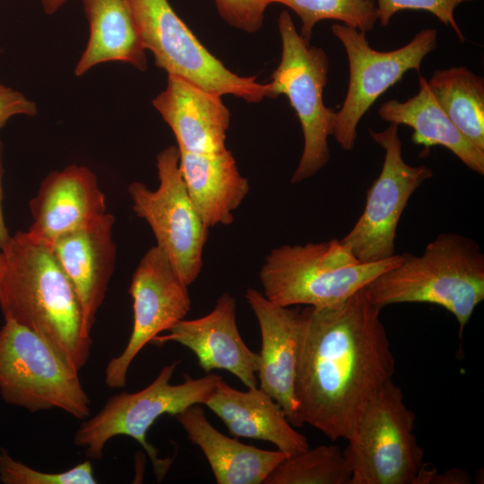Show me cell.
<instances>
[{
	"instance_id": "obj_1",
	"label": "cell",
	"mask_w": 484,
	"mask_h": 484,
	"mask_svg": "<svg viewBox=\"0 0 484 484\" xmlns=\"http://www.w3.org/2000/svg\"><path fill=\"white\" fill-rule=\"evenodd\" d=\"M381 309L363 289L338 305L302 309L298 427L347 440L367 403L393 379L395 359Z\"/></svg>"
},
{
	"instance_id": "obj_2",
	"label": "cell",
	"mask_w": 484,
	"mask_h": 484,
	"mask_svg": "<svg viewBox=\"0 0 484 484\" xmlns=\"http://www.w3.org/2000/svg\"><path fill=\"white\" fill-rule=\"evenodd\" d=\"M0 308L30 330L79 372L88 362L91 337L83 331L75 292L51 248L18 231L1 248Z\"/></svg>"
},
{
	"instance_id": "obj_3",
	"label": "cell",
	"mask_w": 484,
	"mask_h": 484,
	"mask_svg": "<svg viewBox=\"0 0 484 484\" xmlns=\"http://www.w3.org/2000/svg\"><path fill=\"white\" fill-rule=\"evenodd\" d=\"M374 305L428 303L450 312L459 334L484 299V255L471 238L441 233L419 255H402L399 264L363 289Z\"/></svg>"
},
{
	"instance_id": "obj_4",
	"label": "cell",
	"mask_w": 484,
	"mask_h": 484,
	"mask_svg": "<svg viewBox=\"0 0 484 484\" xmlns=\"http://www.w3.org/2000/svg\"><path fill=\"white\" fill-rule=\"evenodd\" d=\"M402 255L360 263L341 240L283 245L265 257L260 270L264 296L283 307H327L364 289L400 263Z\"/></svg>"
},
{
	"instance_id": "obj_5",
	"label": "cell",
	"mask_w": 484,
	"mask_h": 484,
	"mask_svg": "<svg viewBox=\"0 0 484 484\" xmlns=\"http://www.w3.org/2000/svg\"><path fill=\"white\" fill-rule=\"evenodd\" d=\"M179 360L164 366L156 378L135 393L111 396L100 411L82 421L73 443L83 447L88 459L100 460L106 444L117 436L134 439L148 454L158 480L169 471L173 459H160L158 450L147 441V432L164 414L176 416L194 404H205L220 376L206 373L200 378L186 376L183 383H170Z\"/></svg>"
},
{
	"instance_id": "obj_6",
	"label": "cell",
	"mask_w": 484,
	"mask_h": 484,
	"mask_svg": "<svg viewBox=\"0 0 484 484\" xmlns=\"http://www.w3.org/2000/svg\"><path fill=\"white\" fill-rule=\"evenodd\" d=\"M77 371L39 336L4 319L0 328V395L30 412L62 410L78 419L91 413V400Z\"/></svg>"
},
{
	"instance_id": "obj_7",
	"label": "cell",
	"mask_w": 484,
	"mask_h": 484,
	"mask_svg": "<svg viewBox=\"0 0 484 484\" xmlns=\"http://www.w3.org/2000/svg\"><path fill=\"white\" fill-rule=\"evenodd\" d=\"M414 425L402 389L389 380L347 438L343 454L351 469L350 484H413L424 456Z\"/></svg>"
},
{
	"instance_id": "obj_8",
	"label": "cell",
	"mask_w": 484,
	"mask_h": 484,
	"mask_svg": "<svg viewBox=\"0 0 484 484\" xmlns=\"http://www.w3.org/2000/svg\"><path fill=\"white\" fill-rule=\"evenodd\" d=\"M282 53L271 75L274 97L284 94L299 119L304 148L290 183L314 177L330 160L329 136L333 134L336 111L324 102L329 59L319 47H310L297 31L289 12L278 18Z\"/></svg>"
},
{
	"instance_id": "obj_9",
	"label": "cell",
	"mask_w": 484,
	"mask_h": 484,
	"mask_svg": "<svg viewBox=\"0 0 484 484\" xmlns=\"http://www.w3.org/2000/svg\"><path fill=\"white\" fill-rule=\"evenodd\" d=\"M140 36L155 64L219 96L231 94L257 103L274 98L271 83L239 76L217 59L177 16L169 0H130Z\"/></svg>"
},
{
	"instance_id": "obj_10",
	"label": "cell",
	"mask_w": 484,
	"mask_h": 484,
	"mask_svg": "<svg viewBox=\"0 0 484 484\" xmlns=\"http://www.w3.org/2000/svg\"><path fill=\"white\" fill-rule=\"evenodd\" d=\"M177 146H169L157 156L160 184L151 190L143 183L128 186L133 210L150 225L157 246L169 257L183 281L191 285L203 266L208 228L188 195L179 167Z\"/></svg>"
},
{
	"instance_id": "obj_11",
	"label": "cell",
	"mask_w": 484,
	"mask_h": 484,
	"mask_svg": "<svg viewBox=\"0 0 484 484\" xmlns=\"http://www.w3.org/2000/svg\"><path fill=\"white\" fill-rule=\"evenodd\" d=\"M333 34L342 44L349 62V86L345 99L335 115L333 136L345 151H351L363 116L390 87L410 70H419L425 56L437 47V31L424 29L397 49L372 48L366 33L344 24H333Z\"/></svg>"
},
{
	"instance_id": "obj_12",
	"label": "cell",
	"mask_w": 484,
	"mask_h": 484,
	"mask_svg": "<svg viewBox=\"0 0 484 484\" xmlns=\"http://www.w3.org/2000/svg\"><path fill=\"white\" fill-rule=\"evenodd\" d=\"M371 138L385 150L379 176L367 191L364 211L341 239L360 263H373L395 255V238L402 212L416 190L433 176L425 165L411 166L402 157L398 125L369 129Z\"/></svg>"
},
{
	"instance_id": "obj_13",
	"label": "cell",
	"mask_w": 484,
	"mask_h": 484,
	"mask_svg": "<svg viewBox=\"0 0 484 484\" xmlns=\"http://www.w3.org/2000/svg\"><path fill=\"white\" fill-rule=\"evenodd\" d=\"M187 285L157 246L151 247L135 269L128 293L134 322L124 350L107 364L104 381L109 388L125 387L131 363L157 335L185 319L191 299Z\"/></svg>"
},
{
	"instance_id": "obj_14",
	"label": "cell",
	"mask_w": 484,
	"mask_h": 484,
	"mask_svg": "<svg viewBox=\"0 0 484 484\" xmlns=\"http://www.w3.org/2000/svg\"><path fill=\"white\" fill-rule=\"evenodd\" d=\"M167 342L189 349L205 373L224 369L247 388L258 385L259 354L243 341L237 324L236 301L229 293L219 297L209 314L193 320L182 319L168 333L159 334L151 341L155 345Z\"/></svg>"
},
{
	"instance_id": "obj_15",
	"label": "cell",
	"mask_w": 484,
	"mask_h": 484,
	"mask_svg": "<svg viewBox=\"0 0 484 484\" xmlns=\"http://www.w3.org/2000/svg\"><path fill=\"white\" fill-rule=\"evenodd\" d=\"M245 297L261 333L259 388L268 393L281 407L289 421L298 427L295 380L302 309L275 304L253 288L247 289Z\"/></svg>"
},
{
	"instance_id": "obj_16",
	"label": "cell",
	"mask_w": 484,
	"mask_h": 484,
	"mask_svg": "<svg viewBox=\"0 0 484 484\" xmlns=\"http://www.w3.org/2000/svg\"><path fill=\"white\" fill-rule=\"evenodd\" d=\"M32 223L26 231L51 246L60 236L103 216L106 197L96 175L84 166L70 165L49 173L30 202Z\"/></svg>"
},
{
	"instance_id": "obj_17",
	"label": "cell",
	"mask_w": 484,
	"mask_h": 484,
	"mask_svg": "<svg viewBox=\"0 0 484 484\" xmlns=\"http://www.w3.org/2000/svg\"><path fill=\"white\" fill-rule=\"evenodd\" d=\"M114 221L106 212L95 221L60 236L50 246L75 292L83 331L89 337L114 271Z\"/></svg>"
},
{
	"instance_id": "obj_18",
	"label": "cell",
	"mask_w": 484,
	"mask_h": 484,
	"mask_svg": "<svg viewBox=\"0 0 484 484\" xmlns=\"http://www.w3.org/2000/svg\"><path fill=\"white\" fill-rule=\"evenodd\" d=\"M221 96L168 74L166 89L152 105L174 133L180 151L218 152L226 148L229 111Z\"/></svg>"
},
{
	"instance_id": "obj_19",
	"label": "cell",
	"mask_w": 484,
	"mask_h": 484,
	"mask_svg": "<svg viewBox=\"0 0 484 484\" xmlns=\"http://www.w3.org/2000/svg\"><path fill=\"white\" fill-rule=\"evenodd\" d=\"M205 405L223 422L234 437L268 441L288 455L309 447L281 407L261 388L239 391L222 377Z\"/></svg>"
},
{
	"instance_id": "obj_20",
	"label": "cell",
	"mask_w": 484,
	"mask_h": 484,
	"mask_svg": "<svg viewBox=\"0 0 484 484\" xmlns=\"http://www.w3.org/2000/svg\"><path fill=\"white\" fill-rule=\"evenodd\" d=\"M197 445L214 475L217 484H261L288 454L249 445L216 429L200 404H194L175 416Z\"/></svg>"
},
{
	"instance_id": "obj_21",
	"label": "cell",
	"mask_w": 484,
	"mask_h": 484,
	"mask_svg": "<svg viewBox=\"0 0 484 484\" xmlns=\"http://www.w3.org/2000/svg\"><path fill=\"white\" fill-rule=\"evenodd\" d=\"M179 167L190 200L206 228L233 221V212L249 192L232 153L180 151Z\"/></svg>"
},
{
	"instance_id": "obj_22",
	"label": "cell",
	"mask_w": 484,
	"mask_h": 484,
	"mask_svg": "<svg viewBox=\"0 0 484 484\" xmlns=\"http://www.w3.org/2000/svg\"><path fill=\"white\" fill-rule=\"evenodd\" d=\"M90 35L74 68L81 76L106 62H124L140 71L147 62L130 0H82Z\"/></svg>"
},
{
	"instance_id": "obj_23",
	"label": "cell",
	"mask_w": 484,
	"mask_h": 484,
	"mask_svg": "<svg viewBox=\"0 0 484 484\" xmlns=\"http://www.w3.org/2000/svg\"><path fill=\"white\" fill-rule=\"evenodd\" d=\"M419 92L405 101L389 99L378 108L381 119L413 129L412 142L429 148L440 145L467 168L484 174V151L474 146L453 124L434 98L426 78L419 76Z\"/></svg>"
},
{
	"instance_id": "obj_24",
	"label": "cell",
	"mask_w": 484,
	"mask_h": 484,
	"mask_svg": "<svg viewBox=\"0 0 484 484\" xmlns=\"http://www.w3.org/2000/svg\"><path fill=\"white\" fill-rule=\"evenodd\" d=\"M428 87L449 119L477 148L484 151V79L467 67L436 70Z\"/></svg>"
},
{
	"instance_id": "obj_25",
	"label": "cell",
	"mask_w": 484,
	"mask_h": 484,
	"mask_svg": "<svg viewBox=\"0 0 484 484\" xmlns=\"http://www.w3.org/2000/svg\"><path fill=\"white\" fill-rule=\"evenodd\" d=\"M351 469L343 451L321 445L288 455L264 484H350Z\"/></svg>"
},
{
	"instance_id": "obj_26",
	"label": "cell",
	"mask_w": 484,
	"mask_h": 484,
	"mask_svg": "<svg viewBox=\"0 0 484 484\" xmlns=\"http://www.w3.org/2000/svg\"><path fill=\"white\" fill-rule=\"evenodd\" d=\"M294 11L302 26L299 33L309 44L313 30L324 20H336L365 33L371 31L378 22L375 0H272Z\"/></svg>"
},
{
	"instance_id": "obj_27",
	"label": "cell",
	"mask_w": 484,
	"mask_h": 484,
	"mask_svg": "<svg viewBox=\"0 0 484 484\" xmlns=\"http://www.w3.org/2000/svg\"><path fill=\"white\" fill-rule=\"evenodd\" d=\"M0 481L4 484H96L91 459L60 472L37 471L0 448Z\"/></svg>"
},
{
	"instance_id": "obj_28",
	"label": "cell",
	"mask_w": 484,
	"mask_h": 484,
	"mask_svg": "<svg viewBox=\"0 0 484 484\" xmlns=\"http://www.w3.org/2000/svg\"><path fill=\"white\" fill-rule=\"evenodd\" d=\"M474 0H376L378 22L387 26L394 14L401 11H425L432 13L443 24L451 28L461 41L464 36L454 18L455 8Z\"/></svg>"
},
{
	"instance_id": "obj_29",
	"label": "cell",
	"mask_w": 484,
	"mask_h": 484,
	"mask_svg": "<svg viewBox=\"0 0 484 484\" xmlns=\"http://www.w3.org/2000/svg\"><path fill=\"white\" fill-rule=\"evenodd\" d=\"M220 15L231 26L248 33L263 25L272 0H214Z\"/></svg>"
},
{
	"instance_id": "obj_30",
	"label": "cell",
	"mask_w": 484,
	"mask_h": 484,
	"mask_svg": "<svg viewBox=\"0 0 484 484\" xmlns=\"http://www.w3.org/2000/svg\"><path fill=\"white\" fill-rule=\"evenodd\" d=\"M38 112L36 104L22 92L0 83V128L13 116H34Z\"/></svg>"
},
{
	"instance_id": "obj_31",
	"label": "cell",
	"mask_w": 484,
	"mask_h": 484,
	"mask_svg": "<svg viewBox=\"0 0 484 484\" xmlns=\"http://www.w3.org/2000/svg\"><path fill=\"white\" fill-rule=\"evenodd\" d=\"M471 480L470 474L462 469L452 468L438 472L434 466L423 463L413 484H469Z\"/></svg>"
},
{
	"instance_id": "obj_32",
	"label": "cell",
	"mask_w": 484,
	"mask_h": 484,
	"mask_svg": "<svg viewBox=\"0 0 484 484\" xmlns=\"http://www.w3.org/2000/svg\"><path fill=\"white\" fill-rule=\"evenodd\" d=\"M2 177H3L2 143L0 141V246L1 248L7 243V241L9 240L11 237L4 222L3 208H2V200H3Z\"/></svg>"
},
{
	"instance_id": "obj_33",
	"label": "cell",
	"mask_w": 484,
	"mask_h": 484,
	"mask_svg": "<svg viewBox=\"0 0 484 484\" xmlns=\"http://www.w3.org/2000/svg\"><path fill=\"white\" fill-rule=\"evenodd\" d=\"M46 13L56 12L67 0H39Z\"/></svg>"
},
{
	"instance_id": "obj_34",
	"label": "cell",
	"mask_w": 484,
	"mask_h": 484,
	"mask_svg": "<svg viewBox=\"0 0 484 484\" xmlns=\"http://www.w3.org/2000/svg\"><path fill=\"white\" fill-rule=\"evenodd\" d=\"M0 255H1V246H0Z\"/></svg>"
}]
</instances>
